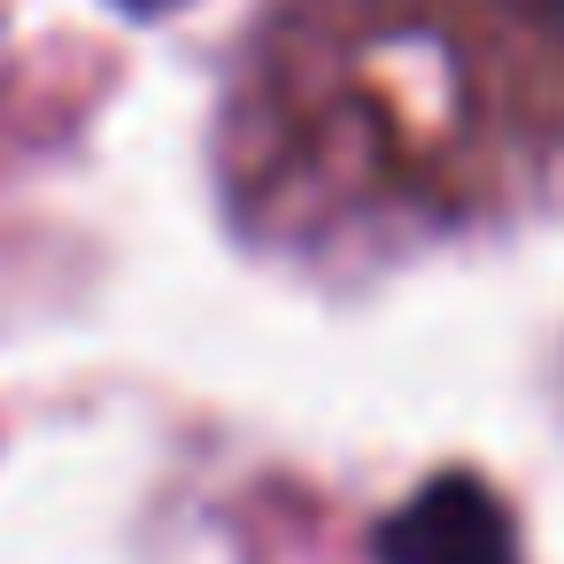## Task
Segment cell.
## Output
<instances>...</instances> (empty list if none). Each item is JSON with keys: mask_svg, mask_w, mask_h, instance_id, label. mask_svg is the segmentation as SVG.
I'll use <instances>...</instances> for the list:
<instances>
[{"mask_svg": "<svg viewBox=\"0 0 564 564\" xmlns=\"http://www.w3.org/2000/svg\"><path fill=\"white\" fill-rule=\"evenodd\" d=\"M217 171L232 225L302 263L510 225L564 186V0H279Z\"/></svg>", "mask_w": 564, "mask_h": 564, "instance_id": "cell-1", "label": "cell"}, {"mask_svg": "<svg viewBox=\"0 0 564 564\" xmlns=\"http://www.w3.org/2000/svg\"><path fill=\"white\" fill-rule=\"evenodd\" d=\"M379 564H525V556L510 502L479 471H441L379 525Z\"/></svg>", "mask_w": 564, "mask_h": 564, "instance_id": "cell-2", "label": "cell"}, {"mask_svg": "<svg viewBox=\"0 0 564 564\" xmlns=\"http://www.w3.org/2000/svg\"><path fill=\"white\" fill-rule=\"evenodd\" d=\"M124 9H132V17H155V9H171V0H124Z\"/></svg>", "mask_w": 564, "mask_h": 564, "instance_id": "cell-3", "label": "cell"}]
</instances>
